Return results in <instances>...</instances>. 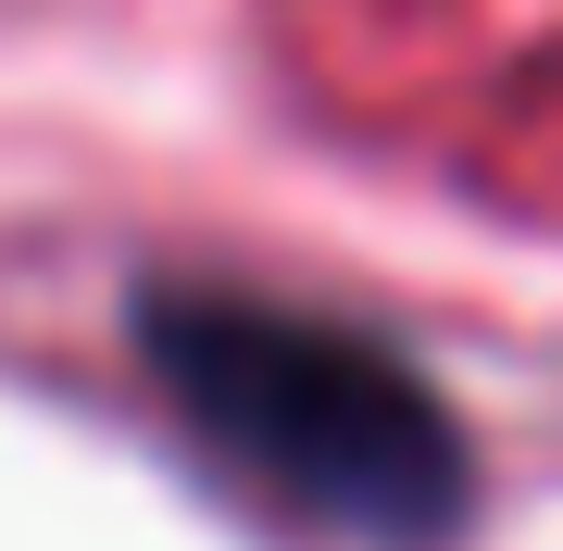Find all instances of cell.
I'll return each instance as SVG.
<instances>
[{
	"label": "cell",
	"instance_id": "obj_1",
	"mask_svg": "<svg viewBox=\"0 0 563 551\" xmlns=\"http://www.w3.org/2000/svg\"><path fill=\"white\" fill-rule=\"evenodd\" d=\"M139 351H151L163 401L239 476L301 502L313 527L426 551L476 489V451H463L451 401L388 339L339 327V313L176 276V288H139Z\"/></svg>",
	"mask_w": 563,
	"mask_h": 551
}]
</instances>
